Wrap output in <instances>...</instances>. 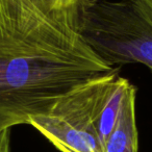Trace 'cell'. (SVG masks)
<instances>
[{"instance_id":"277c9868","label":"cell","mask_w":152,"mask_h":152,"mask_svg":"<svg viewBox=\"0 0 152 152\" xmlns=\"http://www.w3.org/2000/svg\"><path fill=\"white\" fill-rule=\"evenodd\" d=\"M129 85L130 83L128 79L119 76L100 113L97 121V132L103 146L105 145L110 132L116 125Z\"/></svg>"},{"instance_id":"6da1fadb","label":"cell","mask_w":152,"mask_h":152,"mask_svg":"<svg viewBox=\"0 0 152 152\" xmlns=\"http://www.w3.org/2000/svg\"><path fill=\"white\" fill-rule=\"evenodd\" d=\"M81 36L110 67L141 64L152 71V0H94Z\"/></svg>"},{"instance_id":"3957f363","label":"cell","mask_w":152,"mask_h":152,"mask_svg":"<svg viewBox=\"0 0 152 152\" xmlns=\"http://www.w3.org/2000/svg\"><path fill=\"white\" fill-rule=\"evenodd\" d=\"M135 95L137 89L130 83L116 125L104 145V152H137L139 134L135 118Z\"/></svg>"},{"instance_id":"7a4b0ae2","label":"cell","mask_w":152,"mask_h":152,"mask_svg":"<svg viewBox=\"0 0 152 152\" xmlns=\"http://www.w3.org/2000/svg\"><path fill=\"white\" fill-rule=\"evenodd\" d=\"M120 68L76 86L55 100L28 125L40 131L61 152H104L97 121L116 83Z\"/></svg>"},{"instance_id":"5b68a950","label":"cell","mask_w":152,"mask_h":152,"mask_svg":"<svg viewBox=\"0 0 152 152\" xmlns=\"http://www.w3.org/2000/svg\"><path fill=\"white\" fill-rule=\"evenodd\" d=\"M10 135L11 129H5L0 133V152H10Z\"/></svg>"}]
</instances>
